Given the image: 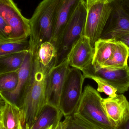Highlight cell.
Segmentation results:
<instances>
[{
  "label": "cell",
  "mask_w": 129,
  "mask_h": 129,
  "mask_svg": "<svg viewBox=\"0 0 129 129\" xmlns=\"http://www.w3.org/2000/svg\"><path fill=\"white\" fill-rule=\"evenodd\" d=\"M99 92L90 85L85 86L78 107L74 114L98 129H116L102 104Z\"/></svg>",
  "instance_id": "obj_3"
},
{
  "label": "cell",
  "mask_w": 129,
  "mask_h": 129,
  "mask_svg": "<svg viewBox=\"0 0 129 129\" xmlns=\"http://www.w3.org/2000/svg\"><path fill=\"white\" fill-rule=\"evenodd\" d=\"M111 38H114L125 44L128 48L129 51V32H122L117 33L113 36Z\"/></svg>",
  "instance_id": "obj_26"
},
{
  "label": "cell",
  "mask_w": 129,
  "mask_h": 129,
  "mask_svg": "<svg viewBox=\"0 0 129 129\" xmlns=\"http://www.w3.org/2000/svg\"><path fill=\"white\" fill-rule=\"evenodd\" d=\"M85 78L81 71L69 67L63 86L59 108L64 117L70 116L76 110L82 96Z\"/></svg>",
  "instance_id": "obj_6"
},
{
  "label": "cell",
  "mask_w": 129,
  "mask_h": 129,
  "mask_svg": "<svg viewBox=\"0 0 129 129\" xmlns=\"http://www.w3.org/2000/svg\"><path fill=\"white\" fill-rule=\"evenodd\" d=\"M5 104V101L4 96L0 94V114L3 110Z\"/></svg>",
  "instance_id": "obj_28"
},
{
  "label": "cell",
  "mask_w": 129,
  "mask_h": 129,
  "mask_svg": "<svg viewBox=\"0 0 129 129\" xmlns=\"http://www.w3.org/2000/svg\"><path fill=\"white\" fill-rule=\"evenodd\" d=\"M29 51L15 53L0 58V75L17 72L22 65Z\"/></svg>",
  "instance_id": "obj_19"
},
{
  "label": "cell",
  "mask_w": 129,
  "mask_h": 129,
  "mask_svg": "<svg viewBox=\"0 0 129 129\" xmlns=\"http://www.w3.org/2000/svg\"><path fill=\"white\" fill-rule=\"evenodd\" d=\"M64 127H65V124H64V121H61L55 128H53L52 127L51 129H64Z\"/></svg>",
  "instance_id": "obj_30"
},
{
  "label": "cell",
  "mask_w": 129,
  "mask_h": 129,
  "mask_svg": "<svg viewBox=\"0 0 129 129\" xmlns=\"http://www.w3.org/2000/svg\"><path fill=\"white\" fill-rule=\"evenodd\" d=\"M11 29L0 16V42L11 41Z\"/></svg>",
  "instance_id": "obj_25"
},
{
  "label": "cell",
  "mask_w": 129,
  "mask_h": 129,
  "mask_svg": "<svg viewBox=\"0 0 129 129\" xmlns=\"http://www.w3.org/2000/svg\"><path fill=\"white\" fill-rule=\"evenodd\" d=\"M121 2L124 10L129 15V0H121Z\"/></svg>",
  "instance_id": "obj_27"
},
{
  "label": "cell",
  "mask_w": 129,
  "mask_h": 129,
  "mask_svg": "<svg viewBox=\"0 0 129 129\" xmlns=\"http://www.w3.org/2000/svg\"><path fill=\"white\" fill-rule=\"evenodd\" d=\"M116 129H129V117L125 122Z\"/></svg>",
  "instance_id": "obj_29"
},
{
  "label": "cell",
  "mask_w": 129,
  "mask_h": 129,
  "mask_svg": "<svg viewBox=\"0 0 129 129\" xmlns=\"http://www.w3.org/2000/svg\"><path fill=\"white\" fill-rule=\"evenodd\" d=\"M116 41L114 38L100 39L95 42L92 62L94 67H102L110 59Z\"/></svg>",
  "instance_id": "obj_16"
},
{
  "label": "cell",
  "mask_w": 129,
  "mask_h": 129,
  "mask_svg": "<svg viewBox=\"0 0 129 129\" xmlns=\"http://www.w3.org/2000/svg\"><path fill=\"white\" fill-rule=\"evenodd\" d=\"M29 48L28 39L0 42V58L15 53L29 51Z\"/></svg>",
  "instance_id": "obj_20"
},
{
  "label": "cell",
  "mask_w": 129,
  "mask_h": 129,
  "mask_svg": "<svg viewBox=\"0 0 129 129\" xmlns=\"http://www.w3.org/2000/svg\"><path fill=\"white\" fill-rule=\"evenodd\" d=\"M1 113L0 114V123H1Z\"/></svg>",
  "instance_id": "obj_32"
},
{
  "label": "cell",
  "mask_w": 129,
  "mask_h": 129,
  "mask_svg": "<svg viewBox=\"0 0 129 129\" xmlns=\"http://www.w3.org/2000/svg\"><path fill=\"white\" fill-rule=\"evenodd\" d=\"M70 66L67 58L51 70L48 75L46 85L47 104L59 108L63 86Z\"/></svg>",
  "instance_id": "obj_8"
},
{
  "label": "cell",
  "mask_w": 129,
  "mask_h": 129,
  "mask_svg": "<svg viewBox=\"0 0 129 129\" xmlns=\"http://www.w3.org/2000/svg\"><path fill=\"white\" fill-rule=\"evenodd\" d=\"M101 77L116 89L117 93L123 94L129 89V67L122 69H113L107 68H95L92 64L82 71Z\"/></svg>",
  "instance_id": "obj_9"
},
{
  "label": "cell",
  "mask_w": 129,
  "mask_h": 129,
  "mask_svg": "<svg viewBox=\"0 0 129 129\" xmlns=\"http://www.w3.org/2000/svg\"><path fill=\"white\" fill-rule=\"evenodd\" d=\"M4 98L5 104L1 113V122L4 128L5 129H23L19 108Z\"/></svg>",
  "instance_id": "obj_17"
},
{
  "label": "cell",
  "mask_w": 129,
  "mask_h": 129,
  "mask_svg": "<svg viewBox=\"0 0 129 129\" xmlns=\"http://www.w3.org/2000/svg\"><path fill=\"white\" fill-rule=\"evenodd\" d=\"M62 0H43L29 19V46L51 42Z\"/></svg>",
  "instance_id": "obj_2"
},
{
  "label": "cell",
  "mask_w": 129,
  "mask_h": 129,
  "mask_svg": "<svg viewBox=\"0 0 129 129\" xmlns=\"http://www.w3.org/2000/svg\"><path fill=\"white\" fill-rule=\"evenodd\" d=\"M17 72L8 73L0 75V93L13 91L18 83Z\"/></svg>",
  "instance_id": "obj_23"
},
{
  "label": "cell",
  "mask_w": 129,
  "mask_h": 129,
  "mask_svg": "<svg viewBox=\"0 0 129 129\" xmlns=\"http://www.w3.org/2000/svg\"><path fill=\"white\" fill-rule=\"evenodd\" d=\"M0 16L11 29V41L25 40L29 37V19L23 16L13 0H0Z\"/></svg>",
  "instance_id": "obj_7"
},
{
  "label": "cell",
  "mask_w": 129,
  "mask_h": 129,
  "mask_svg": "<svg viewBox=\"0 0 129 129\" xmlns=\"http://www.w3.org/2000/svg\"><path fill=\"white\" fill-rule=\"evenodd\" d=\"M86 15V7L83 0H81L55 45L56 65L67 58L73 45L83 35Z\"/></svg>",
  "instance_id": "obj_4"
},
{
  "label": "cell",
  "mask_w": 129,
  "mask_h": 129,
  "mask_svg": "<svg viewBox=\"0 0 129 129\" xmlns=\"http://www.w3.org/2000/svg\"><path fill=\"white\" fill-rule=\"evenodd\" d=\"M129 57L128 48L122 42L117 40L112 56L102 67L113 69L125 68L128 66V60Z\"/></svg>",
  "instance_id": "obj_18"
},
{
  "label": "cell",
  "mask_w": 129,
  "mask_h": 129,
  "mask_svg": "<svg viewBox=\"0 0 129 129\" xmlns=\"http://www.w3.org/2000/svg\"><path fill=\"white\" fill-rule=\"evenodd\" d=\"M64 129H98L74 114L64 117Z\"/></svg>",
  "instance_id": "obj_24"
},
{
  "label": "cell",
  "mask_w": 129,
  "mask_h": 129,
  "mask_svg": "<svg viewBox=\"0 0 129 129\" xmlns=\"http://www.w3.org/2000/svg\"><path fill=\"white\" fill-rule=\"evenodd\" d=\"M113 0H83L87 11L83 35L95 43L101 38L113 10Z\"/></svg>",
  "instance_id": "obj_5"
},
{
  "label": "cell",
  "mask_w": 129,
  "mask_h": 129,
  "mask_svg": "<svg viewBox=\"0 0 129 129\" xmlns=\"http://www.w3.org/2000/svg\"><path fill=\"white\" fill-rule=\"evenodd\" d=\"M0 129H5L4 128V126H3V125L2 124L1 122L0 123Z\"/></svg>",
  "instance_id": "obj_31"
},
{
  "label": "cell",
  "mask_w": 129,
  "mask_h": 129,
  "mask_svg": "<svg viewBox=\"0 0 129 129\" xmlns=\"http://www.w3.org/2000/svg\"><path fill=\"white\" fill-rule=\"evenodd\" d=\"M52 127H52V126H51V127H50V128H49V129H51V128H52Z\"/></svg>",
  "instance_id": "obj_33"
},
{
  "label": "cell",
  "mask_w": 129,
  "mask_h": 129,
  "mask_svg": "<svg viewBox=\"0 0 129 129\" xmlns=\"http://www.w3.org/2000/svg\"><path fill=\"white\" fill-rule=\"evenodd\" d=\"M85 79H89L94 81L98 85L97 91L103 92L109 96L114 97L116 96L117 90L107 81L101 77L94 74L88 73H82Z\"/></svg>",
  "instance_id": "obj_22"
},
{
  "label": "cell",
  "mask_w": 129,
  "mask_h": 129,
  "mask_svg": "<svg viewBox=\"0 0 129 129\" xmlns=\"http://www.w3.org/2000/svg\"><path fill=\"white\" fill-rule=\"evenodd\" d=\"M33 68V54L29 51L24 62L17 71L18 83L16 89L13 91L0 93L7 100L19 108L21 97L31 78Z\"/></svg>",
  "instance_id": "obj_13"
},
{
  "label": "cell",
  "mask_w": 129,
  "mask_h": 129,
  "mask_svg": "<svg viewBox=\"0 0 129 129\" xmlns=\"http://www.w3.org/2000/svg\"><path fill=\"white\" fill-rule=\"evenodd\" d=\"M94 52L90 40L82 36L73 45L68 55L69 65L82 71L92 64Z\"/></svg>",
  "instance_id": "obj_10"
},
{
  "label": "cell",
  "mask_w": 129,
  "mask_h": 129,
  "mask_svg": "<svg viewBox=\"0 0 129 129\" xmlns=\"http://www.w3.org/2000/svg\"><path fill=\"white\" fill-rule=\"evenodd\" d=\"M102 104L107 116L117 128L129 117V102L123 94L103 98Z\"/></svg>",
  "instance_id": "obj_11"
},
{
  "label": "cell",
  "mask_w": 129,
  "mask_h": 129,
  "mask_svg": "<svg viewBox=\"0 0 129 129\" xmlns=\"http://www.w3.org/2000/svg\"><path fill=\"white\" fill-rule=\"evenodd\" d=\"M63 116L58 108L47 104L29 129H48L51 126L54 128L61 122Z\"/></svg>",
  "instance_id": "obj_15"
},
{
  "label": "cell",
  "mask_w": 129,
  "mask_h": 129,
  "mask_svg": "<svg viewBox=\"0 0 129 129\" xmlns=\"http://www.w3.org/2000/svg\"><path fill=\"white\" fill-rule=\"evenodd\" d=\"M37 55L41 63L47 66L56 62L57 51L55 46L50 42L41 44L37 49Z\"/></svg>",
  "instance_id": "obj_21"
},
{
  "label": "cell",
  "mask_w": 129,
  "mask_h": 129,
  "mask_svg": "<svg viewBox=\"0 0 129 129\" xmlns=\"http://www.w3.org/2000/svg\"><path fill=\"white\" fill-rule=\"evenodd\" d=\"M113 10L101 39H111L117 33L129 32V15L121 0H113Z\"/></svg>",
  "instance_id": "obj_12"
},
{
  "label": "cell",
  "mask_w": 129,
  "mask_h": 129,
  "mask_svg": "<svg viewBox=\"0 0 129 129\" xmlns=\"http://www.w3.org/2000/svg\"><path fill=\"white\" fill-rule=\"evenodd\" d=\"M81 0H62L51 42L55 46Z\"/></svg>",
  "instance_id": "obj_14"
},
{
  "label": "cell",
  "mask_w": 129,
  "mask_h": 129,
  "mask_svg": "<svg viewBox=\"0 0 129 129\" xmlns=\"http://www.w3.org/2000/svg\"><path fill=\"white\" fill-rule=\"evenodd\" d=\"M38 46L30 48L33 54L32 73L20 102L19 108L23 129H29L47 104L46 85L48 75L56 65L53 63L44 66L39 61L37 55Z\"/></svg>",
  "instance_id": "obj_1"
}]
</instances>
